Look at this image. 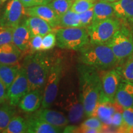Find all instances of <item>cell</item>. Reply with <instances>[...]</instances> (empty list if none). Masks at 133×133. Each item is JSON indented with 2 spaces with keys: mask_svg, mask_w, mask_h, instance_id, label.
<instances>
[{
  "mask_svg": "<svg viewBox=\"0 0 133 133\" xmlns=\"http://www.w3.org/2000/svg\"><path fill=\"white\" fill-rule=\"evenodd\" d=\"M79 97L87 117L94 112L102 92V81L98 70L81 64L78 66Z\"/></svg>",
  "mask_w": 133,
  "mask_h": 133,
  "instance_id": "1",
  "label": "cell"
},
{
  "mask_svg": "<svg viewBox=\"0 0 133 133\" xmlns=\"http://www.w3.org/2000/svg\"><path fill=\"white\" fill-rule=\"evenodd\" d=\"M54 62L47 52L42 51L31 53L25 56L23 67L25 70L30 85V90L43 91L48 73Z\"/></svg>",
  "mask_w": 133,
  "mask_h": 133,
  "instance_id": "2",
  "label": "cell"
},
{
  "mask_svg": "<svg viewBox=\"0 0 133 133\" xmlns=\"http://www.w3.org/2000/svg\"><path fill=\"white\" fill-rule=\"evenodd\" d=\"M79 51L81 64L92 66L98 70L111 69L118 62L112 49L105 44L88 43Z\"/></svg>",
  "mask_w": 133,
  "mask_h": 133,
  "instance_id": "3",
  "label": "cell"
},
{
  "mask_svg": "<svg viewBox=\"0 0 133 133\" xmlns=\"http://www.w3.org/2000/svg\"><path fill=\"white\" fill-rule=\"evenodd\" d=\"M57 46L61 49L79 51L89 43L86 27H61L55 30Z\"/></svg>",
  "mask_w": 133,
  "mask_h": 133,
  "instance_id": "4",
  "label": "cell"
},
{
  "mask_svg": "<svg viewBox=\"0 0 133 133\" xmlns=\"http://www.w3.org/2000/svg\"><path fill=\"white\" fill-rule=\"evenodd\" d=\"M64 65L61 58L53 62L48 73L43 93L41 108H50L55 102L59 92V84L62 76Z\"/></svg>",
  "mask_w": 133,
  "mask_h": 133,
  "instance_id": "5",
  "label": "cell"
},
{
  "mask_svg": "<svg viewBox=\"0 0 133 133\" xmlns=\"http://www.w3.org/2000/svg\"><path fill=\"white\" fill-rule=\"evenodd\" d=\"M120 26L119 21L114 18L94 21L86 27L89 35V43L105 44Z\"/></svg>",
  "mask_w": 133,
  "mask_h": 133,
  "instance_id": "6",
  "label": "cell"
},
{
  "mask_svg": "<svg viewBox=\"0 0 133 133\" xmlns=\"http://www.w3.org/2000/svg\"><path fill=\"white\" fill-rule=\"evenodd\" d=\"M118 61L133 54V36L127 28L120 26L107 43Z\"/></svg>",
  "mask_w": 133,
  "mask_h": 133,
  "instance_id": "7",
  "label": "cell"
},
{
  "mask_svg": "<svg viewBox=\"0 0 133 133\" xmlns=\"http://www.w3.org/2000/svg\"><path fill=\"white\" fill-rule=\"evenodd\" d=\"M59 105L66 113L71 123H78L85 115L80 97L74 90H69L65 93L60 101Z\"/></svg>",
  "mask_w": 133,
  "mask_h": 133,
  "instance_id": "8",
  "label": "cell"
},
{
  "mask_svg": "<svg viewBox=\"0 0 133 133\" xmlns=\"http://www.w3.org/2000/svg\"><path fill=\"white\" fill-rule=\"evenodd\" d=\"M30 91V85L25 70L20 68L18 74L7 91L8 101L14 106L18 105L20 101Z\"/></svg>",
  "mask_w": 133,
  "mask_h": 133,
  "instance_id": "9",
  "label": "cell"
},
{
  "mask_svg": "<svg viewBox=\"0 0 133 133\" xmlns=\"http://www.w3.org/2000/svg\"><path fill=\"white\" fill-rule=\"evenodd\" d=\"M23 15H25V8L21 1L11 0L0 17V26L14 29L19 24Z\"/></svg>",
  "mask_w": 133,
  "mask_h": 133,
  "instance_id": "10",
  "label": "cell"
},
{
  "mask_svg": "<svg viewBox=\"0 0 133 133\" xmlns=\"http://www.w3.org/2000/svg\"><path fill=\"white\" fill-rule=\"evenodd\" d=\"M114 101L108 99L101 92L97 105L91 116L98 118L104 125L112 126V117L116 112Z\"/></svg>",
  "mask_w": 133,
  "mask_h": 133,
  "instance_id": "11",
  "label": "cell"
},
{
  "mask_svg": "<svg viewBox=\"0 0 133 133\" xmlns=\"http://www.w3.org/2000/svg\"><path fill=\"white\" fill-rule=\"evenodd\" d=\"M122 78L116 69H110L101 78L102 93L111 101H115V97Z\"/></svg>",
  "mask_w": 133,
  "mask_h": 133,
  "instance_id": "12",
  "label": "cell"
},
{
  "mask_svg": "<svg viewBox=\"0 0 133 133\" xmlns=\"http://www.w3.org/2000/svg\"><path fill=\"white\" fill-rule=\"evenodd\" d=\"M25 15L41 18L47 22L52 28L59 27L60 17L47 4L25 8Z\"/></svg>",
  "mask_w": 133,
  "mask_h": 133,
  "instance_id": "13",
  "label": "cell"
},
{
  "mask_svg": "<svg viewBox=\"0 0 133 133\" xmlns=\"http://www.w3.org/2000/svg\"><path fill=\"white\" fill-rule=\"evenodd\" d=\"M31 115L53 126L61 128L65 127L70 123L67 116L64 113L51 110L49 108H41Z\"/></svg>",
  "mask_w": 133,
  "mask_h": 133,
  "instance_id": "14",
  "label": "cell"
},
{
  "mask_svg": "<svg viewBox=\"0 0 133 133\" xmlns=\"http://www.w3.org/2000/svg\"><path fill=\"white\" fill-rule=\"evenodd\" d=\"M43 91L39 89L30 90L22 98L18 104L19 109L26 113H33L39 109L43 101Z\"/></svg>",
  "mask_w": 133,
  "mask_h": 133,
  "instance_id": "15",
  "label": "cell"
},
{
  "mask_svg": "<svg viewBox=\"0 0 133 133\" xmlns=\"http://www.w3.org/2000/svg\"><path fill=\"white\" fill-rule=\"evenodd\" d=\"M115 101L123 109L133 108V82L121 79Z\"/></svg>",
  "mask_w": 133,
  "mask_h": 133,
  "instance_id": "16",
  "label": "cell"
},
{
  "mask_svg": "<svg viewBox=\"0 0 133 133\" xmlns=\"http://www.w3.org/2000/svg\"><path fill=\"white\" fill-rule=\"evenodd\" d=\"M28 133H58L62 132V128L53 126L46 121L31 115L26 117Z\"/></svg>",
  "mask_w": 133,
  "mask_h": 133,
  "instance_id": "17",
  "label": "cell"
},
{
  "mask_svg": "<svg viewBox=\"0 0 133 133\" xmlns=\"http://www.w3.org/2000/svg\"><path fill=\"white\" fill-rule=\"evenodd\" d=\"M31 34L25 23L19 24L13 29L12 43L22 52L30 49Z\"/></svg>",
  "mask_w": 133,
  "mask_h": 133,
  "instance_id": "18",
  "label": "cell"
},
{
  "mask_svg": "<svg viewBox=\"0 0 133 133\" xmlns=\"http://www.w3.org/2000/svg\"><path fill=\"white\" fill-rule=\"evenodd\" d=\"M22 52L14 43H9L0 46V63L5 64H18Z\"/></svg>",
  "mask_w": 133,
  "mask_h": 133,
  "instance_id": "19",
  "label": "cell"
},
{
  "mask_svg": "<svg viewBox=\"0 0 133 133\" xmlns=\"http://www.w3.org/2000/svg\"><path fill=\"white\" fill-rule=\"evenodd\" d=\"M25 24L30 32L31 37L35 35L44 36L52 31V27L47 22L37 17H29Z\"/></svg>",
  "mask_w": 133,
  "mask_h": 133,
  "instance_id": "20",
  "label": "cell"
},
{
  "mask_svg": "<svg viewBox=\"0 0 133 133\" xmlns=\"http://www.w3.org/2000/svg\"><path fill=\"white\" fill-rule=\"evenodd\" d=\"M93 10L94 21H102L113 18L115 16L112 2H109L103 0H97L93 7Z\"/></svg>",
  "mask_w": 133,
  "mask_h": 133,
  "instance_id": "21",
  "label": "cell"
},
{
  "mask_svg": "<svg viewBox=\"0 0 133 133\" xmlns=\"http://www.w3.org/2000/svg\"><path fill=\"white\" fill-rule=\"evenodd\" d=\"M112 4L115 17L133 22V0H118Z\"/></svg>",
  "mask_w": 133,
  "mask_h": 133,
  "instance_id": "22",
  "label": "cell"
},
{
  "mask_svg": "<svg viewBox=\"0 0 133 133\" xmlns=\"http://www.w3.org/2000/svg\"><path fill=\"white\" fill-rule=\"evenodd\" d=\"M19 64L9 65L0 63V79L6 86L7 91L18 74Z\"/></svg>",
  "mask_w": 133,
  "mask_h": 133,
  "instance_id": "23",
  "label": "cell"
},
{
  "mask_svg": "<svg viewBox=\"0 0 133 133\" xmlns=\"http://www.w3.org/2000/svg\"><path fill=\"white\" fill-rule=\"evenodd\" d=\"M16 106L10 104L9 102L0 104V132L6 128L10 121L15 116L16 113Z\"/></svg>",
  "mask_w": 133,
  "mask_h": 133,
  "instance_id": "24",
  "label": "cell"
},
{
  "mask_svg": "<svg viewBox=\"0 0 133 133\" xmlns=\"http://www.w3.org/2000/svg\"><path fill=\"white\" fill-rule=\"evenodd\" d=\"M27 131L26 119L21 116H14L3 133H25Z\"/></svg>",
  "mask_w": 133,
  "mask_h": 133,
  "instance_id": "25",
  "label": "cell"
},
{
  "mask_svg": "<svg viewBox=\"0 0 133 133\" xmlns=\"http://www.w3.org/2000/svg\"><path fill=\"white\" fill-rule=\"evenodd\" d=\"M60 27H81V24L79 14L69 10L67 12L60 17Z\"/></svg>",
  "mask_w": 133,
  "mask_h": 133,
  "instance_id": "26",
  "label": "cell"
},
{
  "mask_svg": "<svg viewBox=\"0 0 133 133\" xmlns=\"http://www.w3.org/2000/svg\"><path fill=\"white\" fill-rule=\"evenodd\" d=\"M73 3V0H52L48 3L47 5L60 17L70 9Z\"/></svg>",
  "mask_w": 133,
  "mask_h": 133,
  "instance_id": "27",
  "label": "cell"
},
{
  "mask_svg": "<svg viewBox=\"0 0 133 133\" xmlns=\"http://www.w3.org/2000/svg\"><path fill=\"white\" fill-rule=\"evenodd\" d=\"M122 79L133 82V55L129 56L122 66L116 69Z\"/></svg>",
  "mask_w": 133,
  "mask_h": 133,
  "instance_id": "28",
  "label": "cell"
},
{
  "mask_svg": "<svg viewBox=\"0 0 133 133\" xmlns=\"http://www.w3.org/2000/svg\"><path fill=\"white\" fill-rule=\"evenodd\" d=\"M97 0H75L70 9L77 14L85 12L94 7Z\"/></svg>",
  "mask_w": 133,
  "mask_h": 133,
  "instance_id": "29",
  "label": "cell"
},
{
  "mask_svg": "<svg viewBox=\"0 0 133 133\" xmlns=\"http://www.w3.org/2000/svg\"><path fill=\"white\" fill-rule=\"evenodd\" d=\"M123 125L126 127V132H133V108L124 109L122 112Z\"/></svg>",
  "mask_w": 133,
  "mask_h": 133,
  "instance_id": "30",
  "label": "cell"
},
{
  "mask_svg": "<svg viewBox=\"0 0 133 133\" xmlns=\"http://www.w3.org/2000/svg\"><path fill=\"white\" fill-rule=\"evenodd\" d=\"M56 43H57V41H56V34L55 33H52L51 31L43 36L41 51H47L52 49L56 46Z\"/></svg>",
  "mask_w": 133,
  "mask_h": 133,
  "instance_id": "31",
  "label": "cell"
},
{
  "mask_svg": "<svg viewBox=\"0 0 133 133\" xmlns=\"http://www.w3.org/2000/svg\"><path fill=\"white\" fill-rule=\"evenodd\" d=\"M12 28L0 26V46L12 41Z\"/></svg>",
  "mask_w": 133,
  "mask_h": 133,
  "instance_id": "32",
  "label": "cell"
},
{
  "mask_svg": "<svg viewBox=\"0 0 133 133\" xmlns=\"http://www.w3.org/2000/svg\"><path fill=\"white\" fill-rule=\"evenodd\" d=\"M82 27H87L94 21V10L93 8L85 12L79 14Z\"/></svg>",
  "mask_w": 133,
  "mask_h": 133,
  "instance_id": "33",
  "label": "cell"
},
{
  "mask_svg": "<svg viewBox=\"0 0 133 133\" xmlns=\"http://www.w3.org/2000/svg\"><path fill=\"white\" fill-rule=\"evenodd\" d=\"M80 126H83V127L93 128L101 129L103 123L98 118L94 117V116H90V117H88V118L85 121H83Z\"/></svg>",
  "mask_w": 133,
  "mask_h": 133,
  "instance_id": "34",
  "label": "cell"
},
{
  "mask_svg": "<svg viewBox=\"0 0 133 133\" xmlns=\"http://www.w3.org/2000/svg\"><path fill=\"white\" fill-rule=\"evenodd\" d=\"M42 40L43 36L40 35H35L31 38L30 49H31V53L41 51Z\"/></svg>",
  "mask_w": 133,
  "mask_h": 133,
  "instance_id": "35",
  "label": "cell"
},
{
  "mask_svg": "<svg viewBox=\"0 0 133 133\" xmlns=\"http://www.w3.org/2000/svg\"><path fill=\"white\" fill-rule=\"evenodd\" d=\"M123 124L122 113L116 112L112 117V126L118 129V128Z\"/></svg>",
  "mask_w": 133,
  "mask_h": 133,
  "instance_id": "36",
  "label": "cell"
},
{
  "mask_svg": "<svg viewBox=\"0 0 133 133\" xmlns=\"http://www.w3.org/2000/svg\"><path fill=\"white\" fill-rule=\"evenodd\" d=\"M24 8H30L38 5L47 4L46 0H19Z\"/></svg>",
  "mask_w": 133,
  "mask_h": 133,
  "instance_id": "37",
  "label": "cell"
},
{
  "mask_svg": "<svg viewBox=\"0 0 133 133\" xmlns=\"http://www.w3.org/2000/svg\"><path fill=\"white\" fill-rule=\"evenodd\" d=\"M8 101L7 89L0 79V104Z\"/></svg>",
  "mask_w": 133,
  "mask_h": 133,
  "instance_id": "38",
  "label": "cell"
},
{
  "mask_svg": "<svg viewBox=\"0 0 133 133\" xmlns=\"http://www.w3.org/2000/svg\"><path fill=\"white\" fill-rule=\"evenodd\" d=\"M78 132L82 133H100L102 132V130L101 129L93 128L89 127H83V126H79L78 129Z\"/></svg>",
  "mask_w": 133,
  "mask_h": 133,
  "instance_id": "39",
  "label": "cell"
},
{
  "mask_svg": "<svg viewBox=\"0 0 133 133\" xmlns=\"http://www.w3.org/2000/svg\"><path fill=\"white\" fill-rule=\"evenodd\" d=\"M103 1H109V2H115V1H118V0H103Z\"/></svg>",
  "mask_w": 133,
  "mask_h": 133,
  "instance_id": "40",
  "label": "cell"
},
{
  "mask_svg": "<svg viewBox=\"0 0 133 133\" xmlns=\"http://www.w3.org/2000/svg\"><path fill=\"white\" fill-rule=\"evenodd\" d=\"M0 1H1L2 3H4V2H6V1H8V0H0Z\"/></svg>",
  "mask_w": 133,
  "mask_h": 133,
  "instance_id": "41",
  "label": "cell"
},
{
  "mask_svg": "<svg viewBox=\"0 0 133 133\" xmlns=\"http://www.w3.org/2000/svg\"><path fill=\"white\" fill-rule=\"evenodd\" d=\"M46 1H47V2H48V3H49V2H50V1H52V0H46Z\"/></svg>",
  "mask_w": 133,
  "mask_h": 133,
  "instance_id": "42",
  "label": "cell"
},
{
  "mask_svg": "<svg viewBox=\"0 0 133 133\" xmlns=\"http://www.w3.org/2000/svg\"><path fill=\"white\" fill-rule=\"evenodd\" d=\"M73 1H75V0H73Z\"/></svg>",
  "mask_w": 133,
  "mask_h": 133,
  "instance_id": "43",
  "label": "cell"
},
{
  "mask_svg": "<svg viewBox=\"0 0 133 133\" xmlns=\"http://www.w3.org/2000/svg\"></svg>",
  "mask_w": 133,
  "mask_h": 133,
  "instance_id": "44",
  "label": "cell"
}]
</instances>
